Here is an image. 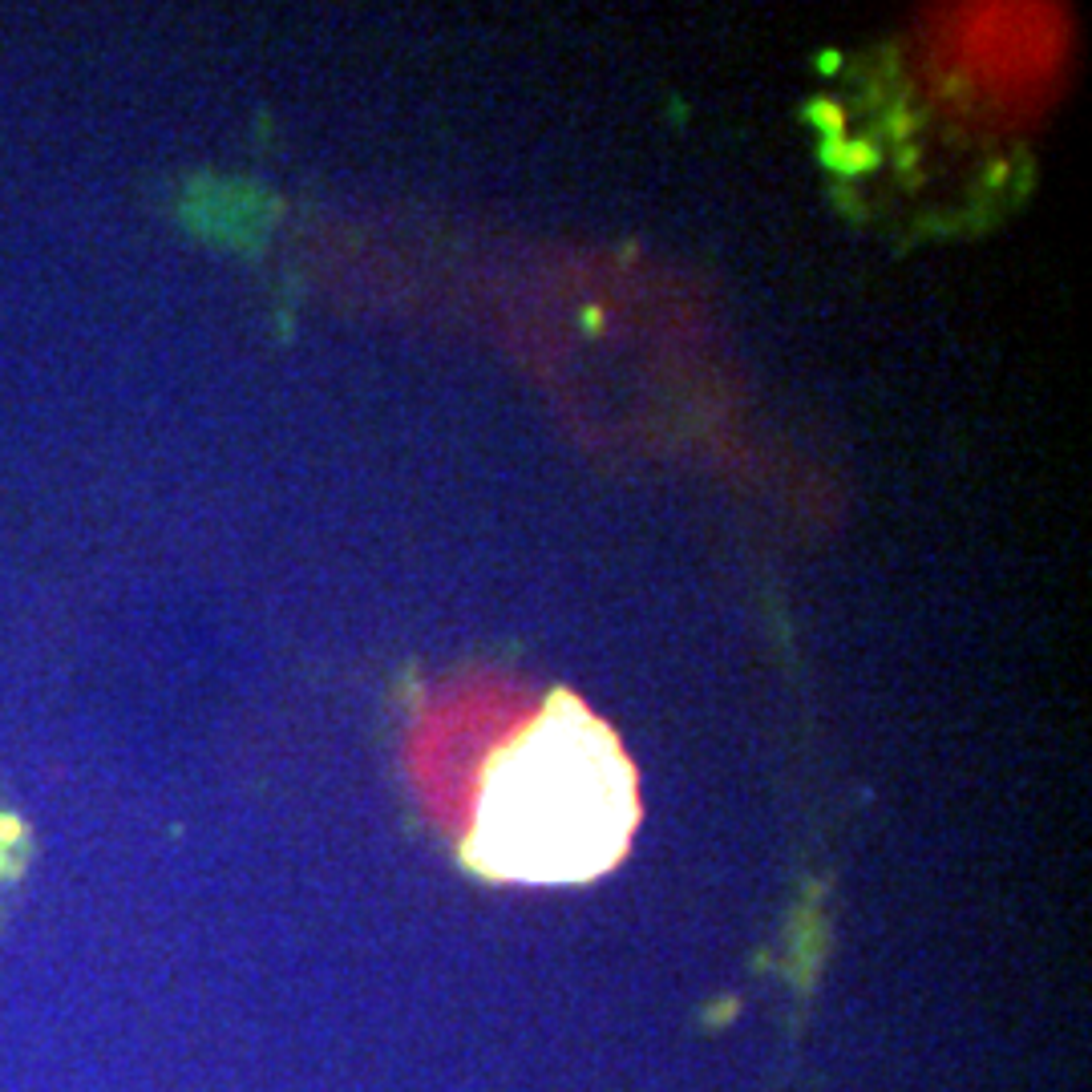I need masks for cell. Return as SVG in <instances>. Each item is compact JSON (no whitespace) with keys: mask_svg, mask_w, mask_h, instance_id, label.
Instances as JSON below:
<instances>
[{"mask_svg":"<svg viewBox=\"0 0 1092 1092\" xmlns=\"http://www.w3.org/2000/svg\"><path fill=\"white\" fill-rule=\"evenodd\" d=\"M636 826V765L611 724L558 688L486 761L462 862L494 882L575 886L607 874Z\"/></svg>","mask_w":1092,"mask_h":1092,"instance_id":"cell-1","label":"cell"}]
</instances>
